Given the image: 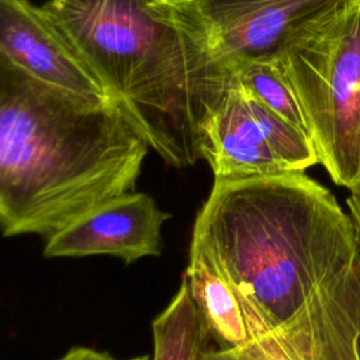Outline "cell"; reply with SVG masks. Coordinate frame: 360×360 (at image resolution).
I'll return each instance as SVG.
<instances>
[{
    "label": "cell",
    "mask_w": 360,
    "mask_h": 360,
    "mask_svg": "<svg viewBox=\"0 0 360 360\" xmlns=\"http://www.w3.org/2000/svg\"><path fill=\"white\" fill-rule=\"evenodd\" d=\"M240 305L245 360H360V235L304 172L214 180L191 243Z\"/></svg>",
    "instance_id": "cell-1"
},
{
    "label": "cell",
    "mask_w": 360,
    "mask_h": 360,
    "mask_svg": "<svg viewBox=\"0 0 360 360\" xmlns=\"http://www.w3.org/2000/svg\"><path fill=\"white\" fill-rule=\"evenodd\" d=\"M148 141L117 101L53 89L0 59V225L49 239L132 193Z\"/></svg>",
    "instance_id": "cell-2"
},
{
    "label": "cell",
    "mask_w": 360,
    "mask_h": 360,
    "mask_svg": "<svg viewBox=\"0 0 360 360\" xmlns=\"http://www.w3.org/2000/svg\"><path fill=\"white\" fill-rule=\"evenodd\" d=\"M150 149L177 169L201 158L205 127L233 76L156 0L42 4Z\"/></svg>",
    "instance_id": "cell-3"
},
{
    "label": "cell",
    "mask_w": 360,
    "mask_h": 360,
    "mask_svg": "<svg viewBox=\"0 0 360 360\" xmlns=\"http://www.w3.org/2000/svg\"><path fill=\"white\" fill-rule=\"evenodd\" d=\"M301 107L318 162L360 188V0H346L277 62Z\"/></svg>",
    "instance_id": "cell-4"
},
{
    "label": "cell",
    "mask_w": 360,
    "mask_h": 360,
    "mask_svg": "<svg viewBox=\"0 0 360 360\" xmlns=\"http://www.w3.org/2000/svg\"><path fill=\"white\" fill-rule=\"evenodd\" d=\"M232 76L285 51L346 0H156Z\"/></svg>",
    "instance_id": "cell-5"
},
{
    "label": "cell",
    "mask_w": 360,
    "mask_h": 360,
    "mask_svg": "<svg viewBox=\"0 0 360 360\" xmlns=\"http://www.w3.org/2000/svg\"><path fill=\"white\" fill-rule=\"evenodd\" d=\"M0 59L83 100L115 101L45 8L28 0H0Z\"/></svg>",
    "instance_id": "cell-6"
},
{
    "label": "cell",
    "mask_w": 360,
    "mask_h": 360,
    "mask_svg": "<svg viewBox=\"0 0 360 360\" xmlns=\"http://www.w3.org/2000/svg\"><path fill=\"white\" fill-rule=\"evenodd\" d=\"M170 214L145 193H128L72 222L45 240L44 256L86 257L108 255L125 264L160 256L162 226Z\"/></svg>",
    "instance_id": "cell-7"
},
{
    "label": "cell",
    "mask_w": 360,
    "mask_h": 360,
    "mask_svg": "<svg viewBox=\"0 0 360 360\" xmlns=\"http://www.w3.org/2000/svg\"><path fill=\"white\" fill-rule=\"evenodd\" d=\"M201 158L210 165L214 180L290 172L273 150L235 79L205 127Z\"/></svg>",
    "instance_id": "cell-8"
},
{
    "label": "cell",
    "mask_w": 360,
    "mask_h": 360,
    "mask_svg": "<svg viewBox=\"0 0 360 360\" xmlns=\"http://www.w3.org/2000/svg\"><path fill=\"white\" fill-rule=\"evenodd\" d=\"M183 274L210 336L219 349L240 356L248 336L240 305L229 284L210 259L194 248H190L188 264Z\"/></svg>",
    "instance_id": "cell-9"
},
{
    "label": "cell",
    "mask_w": 360,
    "mask_h": 360,
    "mask_svg": "<svg viewBox=\"0 0 360 360\" xmlns=\"http://www.w3.org/2000/svg\"><path fill=\"white\" fill-rule=\"evenodd\" d=\"M152 338V360H198L207 349L210 333L184 274L169 305L153 319Z\"/></svg>",
    "instance_id": "cell-10"
},
{
    "label": "cell",
    "mask_w": 360,
    "mask_h": 360,
    "mask_svg": "<svg viewBox=\"0 0 360 360\" xmlns=\"http://www.w3.org/2000/svg\"><path fill=\"white\" fill-rule=\"evenodd\" d=\"M233 79L248 94L309 136L297 97L277 62L246 65L233 73Z\"/></svg>",
    "instance_id": "cell-11"
},
{
    "label": "cell",
    "mask_w": 360,
    "mask_h": 360,
    "mask_svg": "<svg viewBox=\"0 0 360 360\" xmlns=\"http://www.w3.org/2000/svg\"><path fill=\"white\" fill-rule=\"evenodd\" d=\"M347 208L360 235V188L356 191H350V195L347 198Z\"/></svg>",
    "instance_id": "cell-12"
},
{
    "label": "cell",
    "mask_w": 360,
    "mask_h": 360,
    "mask_svg": "<svg viewBox=\"0 0 360 360\" xmlns=\"http://www.w3.org/2000/svg\"><path fill=\"white\" fill-rule=\"evenodd\" d=\"M198 360H245L233 353H231L229 350H224V349H205L201 356L198 357Z\"/></svg>",
    "instance_id": "cell-13"
}]
</instances>
